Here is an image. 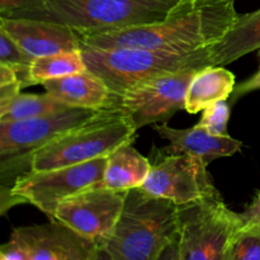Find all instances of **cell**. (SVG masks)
I'll return each instance as SVG.
<instances>
[{"instance_id": "9", "label": "cell", "mask_w": 260, "mask_h": 260, "mask_svg": "<svg viewBox=\"0 0 260 260\" xmlns=\"http://www.w3.org/2000/svg\"><path fill=\"white\" fill-rule=\"evenodd\" d=\"M102 111L69 108L23 121L0 122L2 168L29 164L33 152L93 121Z\"/></svg>"}, {"instance_id": "24", "label": "cell", "mask_w": 260, "mask_h": 260, "mask_svg": "<svg viewBox=\"0 0 260 260\" xmlns=\"http://www.w3.org/2000/svg\"><path fill=\"white\" fill-rule=\"evenodd\" d=\"M48 0H0V17H7L13 13L42 5Z\"/></svg>"}, {"instance_id": "14", "label": "cell", "mask_w": 260, "mask_h": 260, "mask_svg": "<svg viewBox=\"0 0 260 260\" xmlns=\"http://www.w3.org/2000/svg\"><path fill=\"white\" fill-rule=\"evenodd\" d=\"M154 129L168 145L162 149L165 155H189L198 157L206 165L220 157H228L236 154L243 147V142L229 135L216 136L207 129L196 124L185 129L173 128L167 122L154 124Z\"/></svg>"}, {"instance_id": "11", "label": "cell", "mask_w": 260, "mask_h": 260, "mask_svg": "<svg viewBox=\"0 0 260 260\" xmlns=\"http://www.w3.org/2000/svg\"><path fill=\"white\" fill-rule=\"evenodd\" d=\"M147 194L172 201L177 206L197 203L220 196L207 172V165L189 155H168L151 165L140 187Z\"/></svg>"}, {"instance_id": "26", "label": "cell", "mask_w": 260, "mask_h": 260, "mask_svg": "<svg viewBox=\"0 0 260 260\" xmlns=\"http://www.w3.org/2000/svg\"><path fill=\"white\" fill-rule=\"evenodd\" d=\"M244 223H259L260 225V192L256 193L254 200L240 213Z\"/></svg>"}, {"instance_id": "18", "label": "cell", "mask_w": 260, "mask_h": 260, "mask_svg": "<svg viewBox=\"0 0 260 260\" xmlns=\"http://www.w3.org/2000/svg\"><path fill=\"white\" fill-rule=\"evenodd\" d=\"M235 86V75L225 66H206L190 80L185 96V111L196 114L217 102L228 101Z\"/></svg>"}, {"instance_id": "13", "label": "cell", "mask_w": 260, "mask_h": 260, "mask_svg": "<svg viewBox=\"0 0 260 260\" xmlns=\"http://www.w3.org/2000/svg\"><path fill=\"white\" fill-rule=\"evenodd\" d=\"M0 28L33 58L81 50L78 32L60 23L0 17Z\"/></svg>"}, {"instance_id": "10", "label": "cell", "mask_w": 260, "mask_h": 260, "mask_svg": "<svg viewBox=\"0 0 260 260\" xmlns=\"http://www.w3.org/2000/svg\"><path fill=\"white\" fill-rule=\"evenodd\" d=\"M98 244L57 221L15 229L0 260H91Z\"/></svg>"}, {"instance_id": "19", "label": "cell", "mask_w": 260, "mask_h": 260, "mask_svg": "<svg viewBox=\"0 0 260 260\" xmlns=\"http://www.w3.org/2000/svg\"><path fill=\"white\" fill-rule=\"evenodd\" d=\"M69 108L46 91L45 94L19 93L12 99L0 102V122L23 121L46 116Z\"/></svg>"}, {"instance_id": "3", "label": "cell", "mask_w": 260, "mask_h": 260, "mask_svg": "<svg viewBox=\"0 0 260 260\" xmlns=\"http://www.w3.org/2000/svg\"><path fill=\"white\" fill-rule=\"evenodd\" d=\"M182 0H48L7 15L60 23L78 33H98L164 19Z\"/></svg>"}, {"instance_id": "1", "label": "cell", "mask_w": 260, "mask_h": 260, "mask_svg": "<svg viewBox=\"0 0 260 260\" xmlns=\"http://www.w3.org/2000/svg\"><path fill=\"white\" fill-rule=\"evenodd\" d=\"M238 15L235 0H182L160 22L78 35L81 50L196 51L220 41Z\"/></svg>"}, {"instance_id": "17", "label": "cell", "mask_w": 260, "mask_h": 260, "mask_svg": "<svg viewBox=\"0 0 260 260\" xmlns=\"http://www.w3.org/2000/svg\"><path fill=\"white\" fill-rule=\"evenodd\" d=\"M150 170L151 164L149 159L142 156L132 142H127L107 156V167L101 187L128 192L144 184Z\"/></svg>"}, {"instance_id": "7", "label": "cell", "mask_w": 260, "mask_h": 260, "mask_svg": "<svg viewBox=\"0 0 260 260\" xmlns=\"http://www.w3.org/2000/svg\"><path fill=\"white\" fill-rule=\"evenodd\" d=\"M182 260H222L233 234L243 225L222 197L178 206Z\"/></svg>"}, {"instance_id": "15", "label": "cell", "mask_w": 260, "mask_h": 260, "mask_svg": "<svg viewBox=\"0 0 260 260\" xmlns=\"http://www.w3.org/2000/svg\"><path fill=\"white\" fill-rule=\"evenodd\" d=\"M47 93L73 108L104 111L113 101L111 90L101 78L89 70L42 84Z\"/></svg>"}, {"instance_id": "21", "label": "cell", "mask_w": 260, "mask_h": 260, "mask_svg": "<svg viewBox=\"0 0 260 260\" xmlns=\"http://www.w3.org/2000/svg\"><path fill=\"white\" fill-rule=\"evenodd\" d=\"M222 260H260L259 223H243L231 236Z\"/></svg>"}, {"instance_id": "12", "label": "cell", "mask_w": 260, "mask_h": 260, "mask_svg": "<svg viewBox=\"0 0 260 260\" xmlns=\"http://www.w3.org/2000/svg\"><path fill=\"white\" fill-rule=\"evenodd\" d=\"M126 196L127 192L101 185L83 190L58 206L53 221L98 245H103L118 221Z\"/></svg>"}, {"instance_id": "23", "label": "cell", "mask_w": 260, "mask_h": 260, "mask_svg": "<svg viewBox=\"0 0 260 260\" xmlns=\"http://www.w3.org/2000/svg\"><path fill=\"white\" fill-rule=\"evenodd\" d=\"M230 111V104H228V102H217L203 111L202 117L197 124L216 136H226Z\"/></svg>"}, {"instance_id": "2", "label": "cell", "mask_w": 260, "mask_h": 260, "mask_svg": "<svg viewBox=\"0 0 260 260\" xmlns=\"http://www.w3.org/2000/svg\"><path fill=\"white\" fill-rule=\"evenodd\" d=\"M178 236V206L135 188L103 246L113 260H156Z\"/></svg>"}, {"instance_id": "8", "label": "cell", "mask_w": 260, "mask_h": 260, "mask_svg": "<svg viewBox=\"0 0 260 260\" xmlns=\"http://www.w3.org/2000/svg\"><path fill=\"white\" fill-rule=\"evenodd\" d=\"M201 69L203 68H189L147 79L126 93L113 96L109 111L128 118L136 129L164 123L178 111L185 109L188 86Z\"/></svg>"}, {"instance_id": "27", "label": "cell", "mask_w": 260, "mask_h": 260, "mask_svg": "<svg viewBox=\"0 0 260 260\" xmlns=\"http://www.w3.org/2000/svg\"><path fill=\"white\" fill-rule=\"evenodd\" d=\"M156 260H182L179 248V236L175 238L164 250L160 253Z\"/></svg>"}, {"instance_id": "6", "label": "cell", "mask_w": 260, "mask_h": 260, "mask_svg": "<svg viewBox=\"0 0 260 260\" xmlns=\"http://www.w3.org/2000/svg\"><path fill=\"white\" fill-rule=\"evenodd\" d=\"M107 167V157L57 168L30 172L19 175L9 189L8 208L28 203L53 221L58 206L68 198L102 184Z\"/></svg>"}, {"instance_id": "16", "label": "cell", "mask_w": 260, "mask_h": 260, "mask_svg": "<svg viewBox=\"0 0 260 260\" xmlns=\"http://www.w3.org/2000/svg\"><path fill=\"white\" fill-rule=\"evenodd\" d=\"M256 50H260V9L238 15L222 38L211 46V56L213 65L226 66Z\"/></svg>"}, {"instance_id": "22", "label": "cell", "mask_w": 260, "mask_h": 260, "mask_svg": "<svg viewBox=\"0 0 260 260\" xmlns=\"http://www.w3.org/2000/svg\"><path fill=\"white\" fill-rule=\"evenodd\" d=\"M35 58L30 57L4 29L0 28V63L15 71L22 89L29 85V69Z\"/></svg>"}, {"instance_id": "4", "label": "cell", "mask_w": 260, "mask_h": 260, "mask_svg": "<svg viewBox=\"0 0 260 260\" xmlns=\"http://www.w3.org/2000/svg\"><path fill=\"white\" fill-rule=\"evenodd\" d=\"M86 70L106 83L112 95L126 93L142 81L161 74L213 65L211 47L196 51L146 48L81 50Z\"/></svg>"}, {"instance_id": "28", "label": "cell", "mask_w": 260, "mask_h": 260, "mask_svg": "<svg viewBox=\"0 0 260 260\" xmlns=\"http://www.w3.org/2000/svg\"><path fill=\"white\" fill-rule=\"evenodd\" d=\"M91 260H113V258H112L111 254L106 250L103 245H98L95 248L93 256H91Z\"/></svg>"}, {"instance_id": "5", "label": "cell", "mask_w": 260, "mask_h": 260, "mask_svg": "<svg viewBox=\"0 0 260 260\" xmlns=\"http://www.w3.org/2000/svg\"><path fill=\"white\" fill-rule=\"evenodd\" d=\"M136 131L128 118L104 109L93 121L33 152L28 167L30 172H41L107 157L123 144L134 141Z\"/></svg>"}, {"instance_id": "20", "label": "cell", "mask_w": 260, "mask_h": 260, "mask_svg": "<svg viewBox=\"0 0 260 260\" xmlns=\"http://www.w3.org/2000/svg\"><path fill=\"white\" fill-rule=\"evenodd\" d=\"M85 70L86 65L81 50L37 57L33 60L29 69V85L45 84L46 81L65 78Z\"/></svg>"}, {"instance_id": "25", "label": "cell", "mask_w": 260, "mask_h": 260, "mask_svg": "<svg viewBox=\"0 0 260 260\" xmlns=\"http://www.w3.org/2000/svg\"><path fill=\"white\" fill-rule=\"evenodd\" d=\"M258 58H259L258 71H256L253 76H250V78L246 79L245 81H243V83L238 84V85L235 86V89H234L233 94H231L230 96L231 104L238 102L239 99H240L243 95H245V94L259 90L260 89V50L258 51Z\"/></svg>"}]
</instances>
